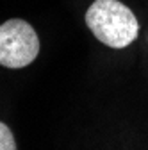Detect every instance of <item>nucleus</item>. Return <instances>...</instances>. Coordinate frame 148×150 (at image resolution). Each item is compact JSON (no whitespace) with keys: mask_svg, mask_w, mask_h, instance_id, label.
I'll list each match as a JSON object with an SVG mask.
<instances>
[{"mask_svg":"<svg viewBox=\"0 0 148 150\" xmlns=\"http://www.w3.org/2000/svg\"><path fill=\"white\" fill-rule=\"evenodd\" d=\"M86 23L98 41L111 48H125L139 32L137 18L120 0H95L86 13Z\"/></svg>","mask_w":148,"mask_h":150,"instance_id":"1","label":"nucleus"},{"mask_svg":"<svg viewBox=\"0 0 148 150\" xmlns=\"http://www.w3.org/2000/svg\"><path fill=\"white\" fill-rule=\"evenodd\" d=\"M39 54V38L23 20H9L0 25V66L23 68Z\"/></svg>","mask_w":148,"mask_h":150,"instance_id":"2","label":"nucleus"},{"mask_svg":"<svg viewBox=\"0 0 148 150\" xmlns=\"http://www.w3.org/2000/svg\"><path fill=\"white\" fill-rule=\"evenodd\" d=\"M0 150H16V141L11 129L0 122Z\"/></svg>","mask_w":148,"mask_h":150,"instance_id":"3","label":"nucleus"}]
</instances>
